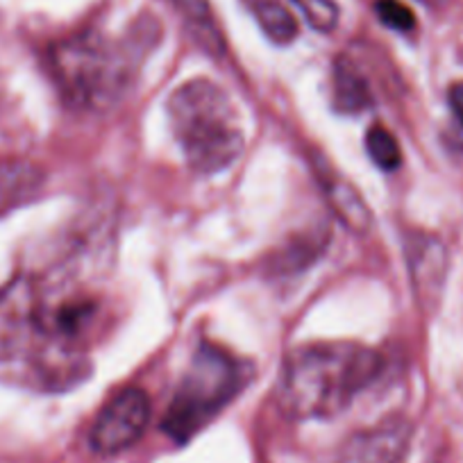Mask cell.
I'll use <instances>...</instances> for the list:
<instances>
[{"label": "cell", "instance_id": "ba28073f", "mask_svg": "<svg viewBox=\"0 0 463 463\" xmlns=\"http://www.w3.org/2000/svg\"><path fill=\"white\" fill-rule=\"evenodd\" d=\"M407 261L418 302L425 309H434L448 278V250L436 237L411 234L407 241Z\"/></svg>", "mask_w": 463, "mask_h": 463}, {"label": "cell", "instance_id": "5bb4252c", "mask_svg": "<svg viewBox=\"0 0 463 463\" xmlns=\"http://www.w3.org/2000/svg\"><path fill=\"white\" fill-rule=\"evenodd\" d=\"M366 148L373 162L384 171H393L402 162V150H400L398 139L384 126H375L368 130Z\"/></svg>", "mask_w": 463, "mask_h": 463}, {"label": "cell", "instance_id": "3957f363", "mask_svg": "<svg viewBox=\"0 0 463 463\" xmlns=\"http://www.w3.org/2000/svg\"><path fill=\"white\" fill-rule=\"evenodd\" d=\"M168 116L186 164L198 175H216L246 150V128L230 93L204 78L182 84L168 100Z\"/></svg>", "mask_w": 463, "mask_h": 463}, {"label": "cell", "instance_id": "4fadbf2b", "mask_svg": "<svg viewBox=\"0 0 463 463\" xmlns=\"http://www.w3.org/2000/svg\"><path fill=\"white\" fill-rule=\"evenodd\" d=\"M42 173L30 164H10L0 168V204H16L42 184Z\"/></svg>", "mask_w": 463, "mask_h": 463}, {"label": "cell", "instance_id": "277c9868", "mask_svg": "<svg viewBox=\"0 0 463 463\" xmlns=\"http://www.w3.org/2000/svg\"><path fill=\"white\" fill-rule=\"evenodd\" d=\"M51 66L64 100L82 111H102L116 105L135 75L130 52L96 33L75 34L55 43Z\"/></svg>", "mask_w": 463, "mask_h": 463}, {"label": "cell", "instance_id": "6da1fadb", "mask_svg": "<svg viewBox=\"0 0 463 463\" xmlns=\"http://www.w3.org/2000/svg\"><path fill=\"white\" fill-rule=\"evenodd\" d=\"M98 269L93 250L75 243L0 287V382L60 393L87 380L109 323Z\"/></svg>", "mask_w": 463, "mask_h": 463}, {"label": "cell", "instance_id": "8fae6325", "mask_svg": "<svg viewBox=\"0 0 463 463\" xmlns=\"http://www.w3.org/2000/svg\"><path fill=\"white\" fill-rule=\"evenodd\" d=\"M250 10L270 42L284 46V43H291L298 37L300 28H298L296 16L279 0H250Z\"/></svg>", "mask_w": 463, "mask_h": 463}, {"label": "cell", "instance_id": "9c48e42d", "mask_svg": "<svg viewBox=\"0 0 463 463\" xmlns=\"http://www.w3.org/2000/svg\"><path fill=\"white\" fill-rule=\"evenodd\" d=\"M325 195H327V203L329 207H332V212L336 213L338 221H341L347 230H353L354 234H366V232L371 230V209H368L362 194H359L350 182H345L343 177H327V180H325Z\"/></svg>", "mask_w": 463, "mask_h": 463}, {"label": "cell", "instance_id": "9a60e30c", "mask_svg": "<svg viewBox=\"0 0 463 463\" xmlns=\"http://www.w3.org/2000/svg\"><path fill=\"white\" fill-rule=\"evenodd\" d=\"M307 24L318 33H332L338 25V7L334 0H293Z\"/></svg>", "mask_w": 463, "mask_h": 463}, {"label": "cell", "instance_id": "30bf717a", "mask_svg": "<svg viewBox=\"0 0 463 463\" xmlns=\"http://www.w3.org/2000/svg\"><path fill=\"white\" fill-rule=\"evenodd\" d=\"M334 102L343 114H362L373 105L366 78L347 57H338L334 64Z\"/></svg>", "mask_w": 463, "mask_h": 463}, {"label": "cell", "instance_id": "7a4b0ae2", "mask_svg": "<svg viewBox=\"0 0 463 463\" xmlns=\"http://www.w3.org/2000/svg\"><path fill=\"white\" fill-rule=\"evenodd\" d=\"M377 350L350 341L309 343L284 359L278 400L296 420H323L345 411L382 373Z\"/></svg>", "mask_w": 463, "mask_h": 463}, {"label": "cell", "instance_id": "52a82bcc", "mask_svg": "<svg viewBox=\"0 0 463 463\" xmlns=\"http://www.w3.org/2000/svg\"><path fill=\"white\" fill-rule=\"evenodd\" d=\"M411 436L413 427L407 418L391 416L347 436L323 463H404Z\"/></svg>", "mask_w": 463, "mask_h": 463}, {"label": "cell", "instance_id": "5b68a950", "mask_svg": "<svg viewBox=\"0 0 463 463\" xmlns=\"http://www.w3.org/2000/svg\"><path fill=\"white\" fill-rule=\"evenodd\" d=\"M246 380L248 371L239 359L222 347L203 343L168 404L162 430L175 443H186L237 398Z\"/></svg>", "mask_w": 463, "mask_h": 463}, {"label": "cell", "instance_id": "7c38bea8", "mask_svg": "<svg viewBox=\"0 0 463 463\" xmlns=\"http://www.w3.org/2000/svg\"><path fill=\"white\" fill-rule=\"evenodd\" d=\"M173 5L180 10V14L184 16L186 25L191 28L194 37L209 52L225 51V42H222L221 30H218L216 21H213L212 7H209L207 0H173Z\"/></svg>", "mask_w": 463, "mask_h": 463}, {"label": "cell", "instance_id": "e0dca14e", "mask_svg": "<svg viewBox=\"0 0 463 463\" xmlns=\"http://www.w3.org/2000/svg\"><path fill=\"white\" fill-rule=\"evenodd\" d=\"M448 100H449V109H452L454 118H457L458 126L463 128V82L452 84V87H449Z\"/></svg>", "mask_w": 463, "mask_h": 463}, {"label": "cell", "instance_id": "8992f818", "mask_svg": "<svg viewBox=\"0 0 463 463\" xmlns=\"http://www.w3.org/2000/svg\"><path fill=\"white\" fill-rule=\"evenodd\" d=\"M153 416L148 393L139 386H126L111 395L96 416L89 443L98 454H118L144 436Z\"/></svg>", "mask_w": 463, "mask_h": 463}, {"label": "cell", "instance_id": "2e32d148", "mask_svg": "<svg viewBox=\"0 0 463 463\" xmlns=\"http://www.w3.org/2000/svg\"><path fill=\"white\" fill-rule=\"evenodd\" d=\"M375 12L386 28L398 30V33H409L416 25L413 12L404 3H400V0H377Z\"/></svg>", "mask_w": 463, "mask_h": 463}]
</instances>
